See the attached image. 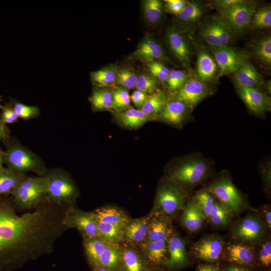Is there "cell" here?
<instances>
[{
	"label": "cell",
	"instance_id": "obj_1",
	"mask_svg": "<svg viewBox=\"0 0 271 271\" xmlns=\"http://www.w3.org/2000/svg\"><path fill=\"white\" fill-rule=\"evenodd\" d=\"M211 169L208 160L200 156H192L183 160L170 171L169 179L187 191L205 181Z\"/></svg>",
	"mask_w": 271,
	"mask_h": 271
},
{
	"label": "cell",
	"instance_id": "obj_48",
	"mask_svg": "<svg viewBox=\"0 0 271 271\" xmlns=\"http://www.w3.org/2000/svg\"><path fill=\"white\" fill-rule=\"evenodd\" d=\"M1 109L2 112L1 118L5 124L6 123H13L19 120V117L12 106L6 105L3 106Z\"/></svg>",
	"mask_w": 271,
	"mask_h": 271
},
{
	"label": "cell",
	"instance_id": "obj_63",
	"mask_svg": "<svg viewBox=\"0 0 271 271\" xmlns=\"http://www.w3.org/2000/svg\"><path fill=\"white\" fill-rule=\"evenodd\" d=\"M222 271H225L224 270H223Z\"/></svg>",
	"mask_w": 271,
	"mask_h": 271
},
{
	"label": "cell",
	"instance_id": "obj_58",
	"mask_svg": "<svg viewBox=\"0 0 271 271\" xmlns=\"http://www.w3.org/2000/svg\"><path fill=\"white\" fill-rule=\"evenodd\" d=\"M227 271H250L248 269L245 267L231 266L227 268Z\"/></svg>",
	"mask_w": 271,
	"mask_h": 271
},
{
	"label": "cell",
	"instance_id": "obj_47",
	"mask_svg": "<svg viewBox=\"0 0 271 271\" xmlns=\"http://www.w3.org/2000/svg\"><path fill=\"white\" fill-rule=\"evenodd\" d=\"M147 67L153 77L160 81L166 82L170 70L163 63L157 61H153L148 63Z\"/></svg>",
	"mask_w": 271,
	"mask_h": 271
},
{
	"label": "cell",
	"instance_id": "obj_40",
	"mask_svg": "<svg viewBox=\"0 0 271 271\" xmlns=\"http://www.w3.org/2000/svg\"><path fill=\"white\" fill-rule=\"evenodd\" d=\"M250 28L258 30L268 29L271 27V7L270 5L264 6L255 11L252 17Z\"/></svg>",
	"mask_w": 271,
	"mask_h": 271
},
{
	"label": "cell",
	"instance_id": "obj_52",
	"mask_svg": "<svg viewBox=\"0 0 271 271\" xmlns=\"http://www.w3.org/2000/svg\"><path fill=\"white\" fill-rule=\"evenodd\" d=\"M261 171L262 179L266 186L270 187L271 164L270 160L264 161L261 165Z\"/></svg>",
	"mask_w": 271,
	"mask_h": 271
},
{
	"label": "cell",
	"instance_id": "obj_39",
	"mask_svg": "<svg viewBox=\"0 0 271 271\" xmlns=\"http://www.w3.org/2000/svg\"><path fill=\"white\" fill-rule=\"evenodd\" d=\"M144 15L151 24H156L161 20L164 11L162 2L159 0H145L142 2Z\"/></svg>",
	"mask_w": 271,
	"mask_h": 271
},
{
	"label": "cell",
	"instance_id": "obj_12",
	"mask_svg": "<svg viewBox=\"0 0 271 271\" xmlns=\"http://www.w3.org/2000/svg\"><path fill=\"white\" fill-rule=\"evenodd\" d=\"M210 93L208 85L198 78L187 79L175 92L174 98L184 103L192 110Z\"/></svg>",
	"mask_w": 271,
	"mask_h": 271
},
{
	"label": "cell",
	"instance_id": "obj_11",
	"mask_svg": "<svg viewBox=\"0 0 271 271\" xmlns=\"http://www.w3.org/2000/svg\"><path fill=\"white\" fill-rule=\"evenodd\" d=\"M219 68L218 77L233 73L247 59L245 54L227 46L210 47Z\"/></svg>",
	"mask_w": 271,
	"mask_h": 271
},
{
	"label": "cell",
	"instance_id": "obj_24",
	"mask_svg": "<svg viewBox=\"0 0 271 271\" xmlns=\"http://www.w3.org/2000/svg\"><path fill=\"white\" fill-rule=\"evenodd\" d=\"M122 256L119 271H150L152 268L141 250L125 245L122 246Z\"/></svg>",
	"mask_w": 271,
	"mask_h": 271
},
{
	"label": "cell",
	"instance_id": "obj_30",
	"mask_svg": "<svg viewBox=\"0 0 271 271\" xmlns=\"http://www.w3.org/2000/svg\"><path fill=\"white\" fill-rule=\"evenodd\" d=\"M228 261L239 264H249L254 259L253 249L241 243L231 244L226 248Z\"/></svg>",
	"mask_w": 271,
	"mask_h": 271
},
{
	"label": "cell",
	"instance_id": "obj_5",
	"mask_svg": "<svg viewBox=\"0 0 271 271\" xmlns=\"http://www.w3.org/2000/svg\"><path fill=\"white\" fill-rule=\"evenodd\" d=\"M45 175L47 178V199L58 204H74L79 192L74 181L66 173L56 169Z\"/></svg>",
	"mask_w": 271,
	"mask_h": 271
},
{
	"label": "cell",
	"instance_id": "obj_56",
	"mask_svg": "<svg viewBox=\"0 0 271 271\" xmlns=\"http://www.w3.org/2000/svg\"><path fill=\"white\" fill-rule=\"evenodd\" d=\"M7 135L6 124L3 123L0 117V140L5 139Z\"/></svg>",
	"mask_w": 271,
	"mask_h": 271
},
{
	"label": "cell",
	"instance_id": "obj_18",
	"mask_svg": "<svg viewBox=\"0 0 271 271\" xmlns=\"http://www.w3.org/2000/svg\"><path fill=\"white\" fill-rule=\"evenodd\" d=\"M151 216L130 219L124 227L123 241L126 245L140 246L146 239L149 230Z\"/></svg>",
	"mask_w": 271,
	"mask_h": 271
},
{
	"label": "cell",
	"instance_id": "obj_41",
	"mask_svg": "<svg viewBox=\"0 0 271 271\" xmlns=\"http://www.w3.org/2000/svg\"><path fill=\"white\" fill-rule=\"evenodd\" d=\"M204 12V7L200 3L194 2H187L183 9L177 16L183 22L194 23L202 16Z\"/></svg>",
	"mask_w": 271,
	"mask_h": 271
},
{
	"label": "cell",
	"instance_id": "obj_42",
	"mask_svg": "<svg viewBox=\"0 0 271 271\" xmlns=\"http://www.w3.org/2000/svg\"><path fill=\"white\" fill-rule=\"evenodd\" d=\"M231 215L232 214L216 200L208 220L215 226L225 227L228 224Z\"/></svg>",
	"mask_w": 271,
	"mask_h": 271
},
{
	"label": "cell",
	"instance_id": "obj_31",
	"mask_svg": "<svg viewBox=\"0 0 271 271\" xmlns=\"http://www.w3.org/2000/svg\"><path fill=\"white\" fill-rule=\"evenodd\" d=\"M168 100V96L164 91L156 90L148 95L146 101L140 110L150 119L158 117Z\"/></svg>",
	"mask_w": 271,
	"mask_h": 271
},
{
	"label": "cell",
	"instance_id": "obj_51",
	"mask_svg": "<svg viewBox=\"0 0 271 271\" xmlns=\"http://www.w3.org/2000/svg\"><path fill=\"white\" fill-rule=\"evenodd\" d=\"M148 95L147 93L136 89L132 92L130 96V99L136 108L140 110L146 101Z\"/></svg>",
	"mask_w": 271,
	"mask_h": 271
},
{
	"label": "cell",
	"instance_id": "obj_14",
	"mask_svg": "<svg viewBox=\"0 0 271 271\" xmlns=\"http://www.w3.org/2000/svg\"><path fill=\"white\" fill-rule=\"evenodd\" d=\"M224 247V243L218 236H206L192 246L191 249L194 255L208 262L217 261L220 258Z\"/></svg>",
	"mask_w": 271,
	"mask_h": 271
},
{
	"label": "cell",
	"instance_id": "obj_36",
	"mask_svg": "<svg viewBox=\"0 0 271 271\" xmlns=\"http://www.w3.org/2000/svg\"><path fill=\"white\" fill-rule=\"evenodd\" d=\"M254 57L262 64L268 67L271 65V37L267 35L256 41L252 46Z\"/></svg>",
	"mask_w": 271,
	"mask_h": 271
},
{
	"label": "cell",
	"instance_id": "obj_34",
	"mask_svg": "<svg viewBox=\"0 0 271 271\" xmlns=\"http://www.w3.org/2000/svg\"><path fill=\"white\" fill-rule=\"evenodd\" d=\"M89 100L93 111L110 110L112 108V92L106 88H95Z\"/></svg>",
	"mask_w": 271,
	"mask_h": 271
},
{
	"label": "cell",
	"instance_id": "obj_55",
	"mask_svg": "<svg viewBox=\"0 0 271 271\" xmlns=\"http://www.w3.org/2000/svg\"><path fill=\"white\" fill-rule=\"evenodd\" d=\"M197 271H220L219 267L212 264H200L197 266Z\"/></svg>",
	"mask_w": 271,
	"mask_h": 271
},
{
	"label": "cell",
	"instance_id": "obj_53",
	"mask_svg": "<svg viewBox=\"0 0 271 271\" xmlns=\"http://www.w3.org/2000/svg\"><path fill=\"white\" fill-rule=\"evenodd\" d=\"M175 88L177 91L185 83L187 80V75L186 73L180 70H175ZM175 91V92H176Z\"/></svg>",
	"mask_w": 271,
	"mask_h": 271
},
{
	"label": "cell",
	"instance_id": "obj_15",
	"mask_svg": "<svg viewBox=\"0 0 271 271\" xmlns=\"http://www.w3.org/2000/svg\"><path fill=\"white\" fill-rule=\"evenodd\" d=\"M237 92L250 111L257 115H263L270 109V97L259 89L237 87Z\"/></svg>",
	"mask_w": 271,
	"mask_h": 271
},
{
	"label": "cell",
	"instance_id": "obj_4",
	"mask_svg": "<svg viewBox=\"0 0 271 271\" xmlns=\"http://www.w3.org/2000/svg\"><path fill=\"white\" fill-rule=\"evenodd\" d=\"M4 163L8 169L21 174L32 172L43 176L46 174L44 165L39 157L18 143L8 147L5 152Z\"/></svg>",
	"mask_w": 271,
	"mask_h": 271
},
{
	"label": "cell",
	"instance_id": "obj_22",
	"mask_svg": "<svg viewBox=\"0 0 271 271\" xmlns=\"http://www.w3.org/2000/svg\"><path fill=\"white\" fill-rule=\"evenodd\" d=\"M233 73L236 87L258 89L263 84L261 75L248 59L244 61Z\"/></svg>",
	"mask_w": 271,
	"mask_h": 271
},
{
	"label": "cell",
	"instance_id": "obj_33",
	"mask_svg": "<svg viewBox=\"0 0 271 271\" xmlns=\"http://www.w3.org/2000/svg\"><path fill=\"white\" fill-rule=\"evenodd\" d=\"M96 221L99 236L105 242L115 244L123 242L124 227Z\"/></svg>",
	"mask_w": 271,
	"mask_h": 271
},
{
	"label": "cell",
	"instance_id": "obj_61",
	"mask_svg": "<svg viewBox=\"0 0 271 271\" xmlns=\"http://www.w3.org/2000/svg\"><path fill=\"white\" fill-rule=\"evenodd\" d=\"M94 271H108L103 268H102L101 267H99L96 269H95Z\"/></svg>",
	"mask_w": 271,
	"mask_h": 271
},
{
	"label": "cell",
	"instance_id": "obj_32",
	"mask_svg": "<svg viewBox=\"0 0 271 271\" xmlns=\"http://www.w3.org/2000/svg\"><path fill=\"white\" fill-rule=\"evenodd\" d=\"M217 66L214 58L205 51L200 52L197 60L198 78L203 82L212 79L217 72Z\"/></svg>",
	"mask_w": 271,
	"mask_h": 271
},
{
	"label": "cell",
	"instance_id": "obj_44",
	"mask_svg": "<svg viewBox=\"0 0 271 271\" xmlns=\"http://www.w3.org/2000/svg\"><path fill=\"white\" fill-rule=\"evenodd\" d=\"M134 87L147 94L152 93L157 90L158 82L154 77L142 74L137 76Z\"/></svg>",
	"mask_w": 271,
	"mask_h": 271
},
{
	"label": "cell",
	"instance_id": "obj_6",
	"mask_svg": "<svg viewBox=\"0 0 271 271\" xmlns=\"http://www.w3.org/2000/svg\"><path fill=\"white\" fill-rule=\"evenodd\" d=\"M206 189L232 215L244 205L241 193L227 176H220L211 181Z\"/></svg>",
	"mask_w": 271,
	"mask_h": 271
},
{
	"label": "cell",
	"instance_id": "obj_7",
	"mask_svg": "<svg viewBox=\"0 0 271 271\" xmlns=\"http://www.w3.org/2000/svg\"><path fill=\"white\" fill-rule=\"evenodd\" d=\"M16 232L0 200V271L15 269Z\"/></svg>",
	"mask_w": 271,
	"mask_h": 271
},
{
	"label": "cell",
	"instance_id": "obj_19",
	"mask_svg": "<svg viewBox=\"0 0 271 271\" xmlns=\"http://www.w3.org/2000/svg\"><path fill=\"white\" fill-rule=\"evenodd\" d=\"M169 258L165 266L169 270H176L188 264L189 258L184 240L173 233L168 240Z\"/></svg>",
	"mask_w": 271,
	"mask_h": 271
},
{
	"label": "cell",
	"instance_id": "obj_17",
	"mask_svg": "<svg viewBox=\"0 0 271 271\" xmlns=\"http://www.w3.org/2000/svg\"><path fill=\"white\" fill-rule=\"evenodd\" d=\"M192 110L182 101L174 98L168 100L158 118L168 124L180 126L189 119Z\"/></svg>",
	"mask_w": 271,
	"mask_h": 271
},
{
	"label": "cell",
	"instance_id": "obj_59",
	"mask_svg": "<svg viewBox=\"0 0 271 271\" xmlns=\"http://www.w3.org/2000/svg\"><path fill=\"white\" fill-rule=\"evenodd\" d=\"M5 152L0 148V167H3L4 163Z\"/></svg>",
	"mask_w": 271,
	"mask_h": 271
},
{
	"label": "cell",
	"instance_id": "obj_10",
	"mask_svg": "<svg viewBox=\"0 0 271 271\" xmlns=\"http://www.w3.org/2000/svg\"><path fill=\"white\" fill-rule=\"evenodd\" d=\"M64 224L77 229L82 238L99 236L97 221L91 212L82 211L74 204L69 205L64 218Z\"/></svg>",
	"mask_w": 271,
	"mask_h": 271
},
{
	"label": "cell",
	"instance_id": "obj_35",
	"mask_svg": "<svg viewBox=\"0 0 271 271\" xmlns=\"http://www.w3.org/2000/svg\"><path fill=\"white\" fill-rule=\"evenodd\" d=\"M25 176L8 168L0 167V196L11 195Z\"/></svg>",
	"mask_w": 271,
	"mask_h": 271
},
{
	"label": "cell",
	"instance_id": "obj_46",
	"mask_svg": "<svg viewBox=\"0 0 271 271\" xmlns=\"http://www.w3.org/2000/svg\"><path fill=\"white\" fill-rule=\"evenodd\" d=\"M136 78L137 76L132 71L122 69L117 72L115 82L121 87L131 89L135 86Z\"/></svg>",
	"mask_w": 271,
	"mask_h": 271
},
{
	"label": "cell",
	"instance_id": "obj_20",
	"mask_svg": "<svg viewBox=\"0 0 271 271\" xmlns=\"http://www.w3.org/2000/svg\"><path fill=\"white\" fill-rule=\"evenodd\" d=\"M168 46L173 55L186 67H189L190 50L184 35L177 29L170 27L166 34Z\"/></svg>",
	"mask_w": 271,
	"mask_h": 271
},
{
	"label": "cell",
	"instance_id": "obj_57",
	"mask_svg": "<svg viewBox=\"0 0 271 271\" xmlns=\"http://www.w3.org/2000/svg\"><path fill=\"white\" fill-rule=\"evenodd\" d=\"M264 217L265 218L266 223L268 228H271V211L269 208H266L264 211Z\"/></svg>",
	"mask_w": 271,
	"mask_h": 271
},
{
	"label": "cell",
	"instance_id": "obj_26",
	"mask_svg": "<svg viewBox=\"0 0 271 271\" xmlns=\"http://www.w3.org/2000/svg\"><path fill=\"white\" fill-rule=\"evenodd\" d=\"M83 238V246L87 261L94 271L99 267V257L109 243L99 236Z\"/></svg>",
	"mask_w": 271,
	"mask_h": 271
},
{
	"label": "cell",
	"instance_id": "obj_3",
	"mask_svg": "<svg viewBox=\"0 0 271 271\" xmlns=\"http://www.w3.org/2000/svg\"><path fill=\"white\" fill-rule=\"evenodd\" d=\"M47 178L45 175L25 176L11 193L14 204L19 212L34 209L46 199Z\"/></svg>",
	"mask_w": 271,
	"mask_h": 271
},
{
	"label": "cell",
	"instance_id": "obj_45",
	"mask_svg": "<svg viewBox=\"0 0 271 271\" xmlns=\"http://www.w3.org/2000/svg\"><path fill=\"white\" fill-rule=\"evenodd\" d=\"M12 106L19 118L29 119L36 117L40 114V109L36 106H28L16 101L13 102Z\"/></svg>",
	"mask_w": 271,
	"mask_h": 271
},
{
	"label": "cell",
	"instance_id": "obj_9",
	"mask_svg": "<svg viewBox=\"0 0 271 271\" xmlns=\"http://www.w3.org/2000/svg\"><path fill=\"white\" fill-rule=\"evenodd\" d=\"M199 34L210 47L227 46L234 34L231 29L219 16L207 18L202 24Z\"/></svg>",
	"mask_w": 271,
	"mask_h": 271
},
{
	"label": "cell",
	"instance_id": "obj_2",
	"mask_svg": "<svg viewBox=\"0 0 271 271\" xmlns=\"http://www.w3.org/2000/svg\"><path fill=\"white\" fill-rule=\"evenodd\" d=\"M188 200L187 191L168 180L158 188L150 215H161L172 219L182 211Z\"/></svg>",
	"mask_w": 271,
	"mask_h": 271
},
{
	"label": "cell",
	"instance_id": "obj_27",
	"mask_svg": "<svg viewBox=\"0 0 271 271\" xmlns=\"http://www.w3.org/2000/svg\"><path fill=\"white\" fill-rule=\"evenodd\" d=\"M205 220L193 201H188L182 210L180 221L183 226L189 232H195L202 227Z\"/></svg>",
	"mask_w": 271,
	"mask_h": 271
},
{
	"label": "cell",
	"instance_id": "obj_60",
	"mask_svg": "<svg viewBox=\"0 0 271 271\" xmlns=\"http://www.w3.org/2000/svg\"><path fill=\"white\" fill-rule=\"evenodd\" d=\"M150 271H163L161 269V267H153Z\"/></svg>",
	"mask_w": 271,
	"mask_h": 271
},
{
	"label": "cell",
	"instance_id": "obj_49",
	"mask_svg": "<svg viewBox=\"0 0 271 271\" xmlns=\"http://www.w3.org/2000/svg\"><path fill=\"white\" fill-rule=\"evenodd\" d=\"M259 261L265 266L271 264V242L270 240L265 242L259 251Z\"/></svg>",
	"mask_w": 271,
	"mask_h": 271
},
{
	"label": "cell",
	"instance_id": "obj_37",
	"mask_svg": "<svg viewBox=\"0 0 271 271\" xmlns=\"http://www.w3.org/2000/svg\"><path fill=\"white\" fill-rule=\"evenodd\" d=\"M117 71L115 67L104 68L90 73L91 81L97 87L111 86L115 81Z\"/></svg>",
	"mask_w": 271,
	"mask_h": 271
},
{
	"label": "cell",
	"instance_id": "obj_28",
	"mask_svg": "<svg viewBox=\"0 0 271 271\" xmlns=\"http://www.w3.org/2000/svg\"><path fill=\"white\" fill-rule=\"evenodd\" d=\"M112 114L118 123L130 129L141 127L150 120L141 110L131 107L120 111L113 110Z\"/></svg>",
	"mask_w": 271,
	"mask_h": 271
},
{
	"label": "cell",
	"instance_id": "obj_43",
	"mask_svg": "<svg viewBox=\"0 0 271 271\" xmlns=\"http://www.w3.org/2000/svg\"><path fill=\"white\" fill-rule=\"evenodd\" d=\"M130 108V99L127 90L119 87L112 92V108L114 111H123Z\"/></svg>",
	"mask_w": 271,
	"mask_h": 271
},
{
	"label": "cell",
	"instance_id": "obj_29",
	"mask_svg": "<svg viewBox=\"0 0 271 271\" xmlns=\"http://www.w3.org/2000/svg\"><path fill=\"white\" fill-rule=\"evenodd\" d=\"M122 249L120 244H108L99 257V267L108 271H119Z\"/></svg>",
	"mask_w": 271,
	"mask_h": 271
},
{
	"label": "cell",
	"instance_id": "obj_8",
	"mask_svg": "<svg viewBox=\"0 0 271 271\" xmlns=\"http://www.w3.org/2000/svg\"><path fill=\"white\" fill-rule=\"evenodd\" d=\"M255 9V2L241 0L228 8L220 10L219 16L228 25L233 34L241 35L250 24Z\"/></svg>",
	"mask_w": 271,
	"mask_h": 271
},
{
	"label": "cell",
	"instance_id": "obj_38",
	"mask_svg": "<svg viewBox=\"0 0 271 271\" xmlns=\"http://www.w3.org/2000/svg\"><path fill=\"white\" fill-rule=\"evenodd\" d=\"M192 200L204 215L206 220H209L216 198L206 189L198 191Z\"/></svg>",
	"mask_w": 271,
	"mask_h": 271
},
{
	"label": "cell",
	"instance_id": "obj_23",
	"mask_svg": "<svg viewBox=\"0 0 271 271\" xmlns=\"http://www.w3.org/2000/svg\"><path fill=\"white\" fill-rule=\"evenodd\" d=\"M150 215L151 220L149 230L144 242L168 240L174 233L172 219L158 214Z\"/></svg>",
	"mask_w": 271,
	"mask_h": 271
},
{
	"label": "cell",
	"instance_id": "obj_62",
	"mask_svg": "<svg viewBox=\"0 0 271 271\" xmlns=\"http://www.w3.org/2000/svg\"><path fill=\"white\" fill-rule=\"evenodd\" d=\"M2 107H3V105L1 104V102H0V108H2Z\"/></svg>",
	"mask_w": 271,
	"mask_h": 271
},
{
	"label": "cell",
	"instance_id": "obj_54",
	"mask_svg": "<svg viewBox=\"0 0 271 271\" xmlns=\"http://www.w3.org/2000/svg\"><path fill=\"white\" fill-rule=\"evenodd\" d=\"M241 0H219L214 2L215 6L219 10L228 8L240 2Z\"/></svg>",
	"mask_w": 271,
	"mask_h": 271
},
{
	"label": "cell",
	"instance_id": "obj_25",
	"mask_svg": "<svg viewBox=\"0 0 271 271\" xmlns=\"http://www.w3.org/2000/svg\"><path fill=\"white\" fill-rule=\"evenodd\" d=\"M91 212L97 221L122 227H124L130 219L122 210L112 206L100 207Z\"/></svg>",
	"mask_w": 271,
	"mask_h": 271
},
{
	"label": "cell",
	"instance_id": "obj_21",
	"mask_svg": "<svg viewBox=\"0 0 271 271\" xmlns=\"http://www.w3.org/2000/svg\"><path fill=\"white\" fill-rule=\"evenodd\" d=\"M132 58L147 63L167 59L161 46L154 38L149 36L141 41L132 54Z\"/></svg>",
	"mask_w": 271,
	"mask_h": 271
},
{
	"label": "cell",
	"instance_id": "obj_50",
	"mask_svg": "<svg viewBox=\"0 0 271 271\" xmlns=\"http://www.w3.org/2000/svg\"><path fill=\"white\" fill-rule=\"evenodd\" d=\"M165 2L168 10L177 15L182 11L187 3L183 0H166Z\"/></svg>",
	"mask_w": 271,
	"mask_h": 271
},
{
	"label": "cell",
	"instance_id": "obj_16",
	"mask_svg": "<svg viewBox=\"0 0 271 271\" xmlns=\"http://www.w3.org/2000/svg\"><path fill=\"white\" fill-rule=\"evenodd\" d=\"M168 240H158L143 242L139 246L151 268L165 266L169 258Z\"/></svg>",
	"mask_w": 271,
	"mask_h": 271
},
{
	"label": "cell",
	"instance_id": "obj_13",
	"mask_svg": "<svg viewBox=\"0 0 271 271\" xmlns=\"http://www.w3.org/2000/svg\"><path fill=\"white\" fill-rule=\"evenodd\" d=\"M265 233V228L260 219L254 216H247L239 221L232 230L233 236L246 242L259 240Z\"/></svg>",
	"mask_w": 271,
	"mask_h": 271
}]
</instances>
